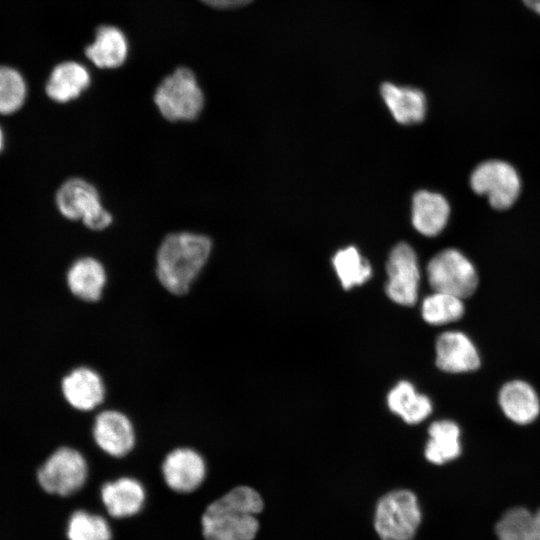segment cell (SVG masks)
I'll return each instance as SVG.
<instances>
[{
	"instance_id": "1",
	"label": "cell",
	"mask_w": 540,
	"mask_h": 540,
	"mask_svg": "<svg viewBox=\"0 0 540 540\" xmlns=\"http://www.w3.org/2000/svg\"><path fill=\"white\" fill-rule=\"evenodd\" d=\"M211 239L203 234L176 232L161 242L156 256V276L170 294H187L209 260Z\"/></svg>"
},
{
	"instance_id": "2",
	"label": "cell",
	"mask_w": 540,
	"mask_h": 540,
	"mask_svg": "<svg viewBox=\"0 0 540 540\" xmlns=\"http://www.w3.org/2000/svg\"><path fill=\"white\" fill-rule=\"evenodd\" d=\"M260 494L237 486L207 506L202 516L206 540H253L259 529L256 515L263 509Z\"/></svg>"
},
{
	"instance_id": "3",
	"label": "cell",
	"mask_w": 540,
	"mask_h": 540,
	"mask_svg": "<svg viewBox=\"0 0 540 540\" xmlns=\"http://www.w3.org/2000/svg\"><path fill=\"white\" fill-rule=\"evenodd\" d=\"M154 102L168 121H193L203 110L204 94L194 73L180 67L156 88Z\"/></svg>"
},
{
	"instance_id": "4",
	"label": "cell",
	"mask_w": 540,
	"mask_h": 540,
	"mask_svg": "<svg viewBox=\"0 0 540 540\" xmlns=\"http://www.w3.org/2000/svg\"><path fill=\"white\" fill-rule=\"evenodd\" d=\"M421 522L416 496L409 490H394L377 503L374 526L382 540H412Z\"/></svg>"
},
{
	"instance_id": "5",
	"label": "cell",
	"mask_w": 540,
	"mask_h": 540,
	"mask_svg": "<svg viewBox=\"0 0 540 540\" xmlns=\"http://www.w3.org/2000/svg\"><path fill=\"white\" fill-rule=\"evenodd\" d=\"M88 472L87 460L78 449L60 446L39 467L37 480L47 493L69 496L84 486Z\"/></svg>"
},
{
	"instance_id": "6",
	"label": "cell",
	"mask_w": 540,
	"mask_h": 540,
	"mask_svg": "<svg viewBox=\"0 0 540 540\" xmlns=\"http://www.w3.org/2000/svg\"><path fill=\"white\" fill-rule=\"evenodd\" d=\"M56 205L64 217L82 220L94 231L104 230L113 221L112 214L101 203L98 190L82 178H70L60 186Z\"/></svg>"
},
{
	"instance_id": "7",
	"label": "cell",
	"mask_w": 540,
	"mask_h": 540,
	"mask_svg": "<svg viewBox=\"0 0 540 540\" xmlns=\"http://www.w3.org/2000/svg\"><path fill=\"white\" fill-rule=\"evenodd\" d=\"M427 277L434 291L461 299L471 296L478 285L474 266L455 249H446L436 254L427 265Z\"/></svg>"
},
{
	"instance_id": "8",
	"label": "cell",
	"mask_w": 540,
	"mask_h": 540,
	"mask_svg": "<svg viewBox=\"0 0 540 540\" xmlns=\"http://www.w3.org/2000/svg\"><path fill=\"white\" fill-rule=\"evenodd\" d=\"M473 191L486 195L495 209L509 208L520 192V179L516 170L506 162L491 160L480 164L470 179Z\"/></svg>"
},
{
	"instance_id": "9",
	"label": "cell",
	"mask_w": 540,
	"mask_h": 540,
	"mask_svg": "<svg viewBox=\"0 0 540 540\" xmlns=\"http://www.w3.org/2000/svg\"><path fill=\"white\" fill-rule=\"evenodd\" d=\"M386 271L387 296L399 305L413 306L418 299L420 282V270L413 248L406 243L397 244L390 252Z\"/></svg>"
},
{
	"instance_id": "10",
	"label": "cell",
	"mask_w": 540,
	"mask_h": 540,
	"mask_svg": "<svg viewBox=\"0 0 540 540\" xmlns=\"http://www.w3.org/2000/svg\"><path fill=\"white\" fill-rule=\"evenodd\" d=\"M96 446L108 456L123 458L136 445V430L131 418L118 409H104L96 414L92 424Z\"/></svg>"
},
{
	"instance_id": "11",
	"label": "cell",
	"mask_w": 540,
	"mask_h": 540,
	"mask_svg": "<svg viewBox=\"0 0 540 540\" xmlns=\"http://www.w3.org/2000/svg\"><path fill=\"white\" fill-rule=\"evenodd\" d=\"M161 472L166 485L178 493H190L205 480L207 464L202 454L188 446L171 449L164 457Z\"/></svg>"
},
{
	"instance_id": "12",
	"label": "cell",
	"mask_w": 540,
	"mask_h": 540,
	"mask_svg": "<svg viewBox=\"0 0 540 540\" xmlns=\"http://www.w3.org/2000/svg\"><path fill=\"white\" fill-rule=\"evenodd\" d=\"M60 389L67 404L79 412L95 410L106 398V385L102 376L94 368L85 365L71 369L61 379Z\"/></svg>"
},
{
	"instance_id": "13",
	"label": "cell",
	"mask_w": 540,
	"mask_h": 540,
	"mask_svg": "<svg viewBox=\"0 0 540 540\" xmlns=\"http://www.w3.org/2000/svg\"><path fill=\"white\" fill-rule=\"evenodd\" d=\"M436 365L447 373L475 371L480 366V356L472 340L463 332L441 333L435 344Z\"/></svg>"
},
{
	"instance_id": "14",
	"label": "cell",
	"mask_w": 540,
	"mask_h": 540,
	"mask_svg": "<svg viewBox=\"0 0 540 540\" xmlns=\"http://www.w3.org/2000/svg\"><path fill=\"white\" fill-rule=\"evenodd\" d=\"M66 282L70 292L87 303L98 302L107 283V273L103 264L94 257L77 259L68 269Z\"/></svg>"
},
{
	"instance_id": "15",
	"label": "cell",
	"mask_w": 540,
	"mask_h": 540,
	"mask_svg": "<svg viewBox=\"0 0 540 540\" xmlns=\"http://www.w3.org/2000/svg\"><path fill=\"white\" fill-rule=\"evenodd\" d=\"M146 498L142 483L132 477H120L101 487V499L108 513L115 518L137 514Z\"/></svg>"
},
{
	"instance_id": "16",
	"label": "cell",
	"mask_w": 540,
	"mask_h": 540,
	"mask_svg": "<svg viewBox=\"0 0 540 540\" xmlns=\"http://www.w3.org/2000/svg\"><path fill=\"white\" fill-rule=\"evenodd\" d=\"M498 401L505 416L516 424H529L540 413V400L535 389L522 380L505 383L499 392Z\"/></svg>"
},
{
	"instance_id": "17",
	"label": "cell",
	"mask_w": 540,
	"mask_h": 540,
	"mask_svg": "<svg viewBox=\"0 0 540 540\" xmlns=\"http://www.w3.org/2000/svg\"><path fill=\"white\" fill-rule=\"evenodd\" d=\"M380 91L385 104L398 123L410 125L424 119L427 101L420 89L385 82L381 85Z\"/></svg>"
},
{
	"instance_id": "18",
	"label": "cell",
	"mask_w": 540,
	"mask_h": 540,
	"mask_svg": "<svg viewBox=\"0 0 540 540\" xmlns=\"http://www.w3.org/2000/svg\"><path fill=\"white\" fill-rule=\"evenodd\" d=\"M450 208L447 200L438 193L421 190L412 201V223L425 236H436L446 226Z\"/></svg>"
},
{
	"instance_id": "19",
	"label": "cell",
	"mask_w": 540,
	"mask_h": 540,
	"mask_svg": "<svg viewBox=\"0 0 540 540\" xmlns=\"http://www.w3.org/2000/svg\"><path fill=\"white\" fill-rule=\"evenodd\" d=\"M91 77L88 70L77 62H63L57 65L50 74L46 84V93L58 103L69 102L86 90Z\"/></svg>"
},
{
	"instance_id": "20",
	"label": "cell",
	"mask_w": 540,
	"mask_h": 540,
	"mask_svg": "<svg viewBox=\"0 0 540 540\" xmlns=\"http://www.w3.org/2000/svg\"><path fill=\"white\" fill-rule=\"evenodd\" d=\"M128 52L127 40L121 30L114 26H100L94 42L87 46L85 54L98 68L121 66Z\"/></svg>"
},
{
	"instance_id": "21",
	"label": "cell",
	"mask_w": 540,
	"mask_h": 540,
	"mask_svg": "<svg viewBox=\"0 0 540 540\" xmlns=\"http://www.w3.org/2000/svg\"><path fill=\"white\" fill-rule=\"evenodd\" d=\"M429 439L426 443L425 458L437 465L445 464L457 458L461 453L460 428L452 420H439L428 428Z\"/></svg>"
},
{
	"instance_id": "22",
	"label": "cell",
	"mask_w": 540,
	"mask_h": 540,
	"mask_svg": "<svg viewBox=\"0 0 540 540\" xmlns=\"http://www.w3.org/2000/svg\"><path fill=\"white\" fill-rule=\"evenodd\" d=\"M387 405L408 424H418L432 412L431 400L408 381L398 382L387 395Z\"/></svg>"
},
{
	"instance_id": "23",
	"label": "cell",
	"mask_w": 540,
	"mask_h": 540,
	"mask_svg": "<svg viewBox=\"0 0 540 540\" xmlns=\"http://www.w3.org/2000/svg\"><path fill=\"white\" fill-rule=\"evenodd\" d=\"M332 262L342 287L346 290L362 285L372 276L369 262L353 246L339 250Z\"/></svg>"
},
{
	"instance_id": "24",
	"label": "cell",
	"mask_w": 540,
	"mask_h": 540,
	"mask_svg": "<svg viewBox=\"0 0 540 540\" xmlns=\"http://www.w3.org/2000/svg\"><path fill=\"white\" fill-rule=\"evenodd\" d=\"M422 317L430 325H444L459 320L464 314L461 298L434 291L422 302Z\"/></svg>"
},
{
	"instance_id": "25",
	"label": "cell",
	"mask_w": 540,
	"mask_h": 540,
	"mask_svg": "<svg viewBox=\"0 0 540 540\" xmlns=\"http://www.w3.org/2000/svg\"><path fill=\"white\" fill-rule=\"evenodd\" d=\"M67 536L69 540H111L112 532L102 516L79 510L69 519Z\"/></svg>"
},
{
	"instance_id": "26",
	"label": "cell",
	"mask_w": 540,
	"mask_h": 540,
	"mask_svg": "<svg viewBox=\"0 0 540 540\" xmlns=\"http://www.w3.org/2000/svg\"><path fill=\"white\" fill-rule=\"evenodd\" d=\"M26 98V84L21 74L7 66H0V114L17 111Z\"/></svg>"
},
{
	"instance_id": "27",
	"label": "cell",
	"mask_w": 540,
	"mask_h": 540,
	"mask_svg": "<svg viewBox=\"0 0 540 540\" xmlns=\"http://www.w3.org/2000/svg\"><path fill=\"white\" fill-rule=\"evenodd\" d=\"M533 514L523 507L506 511L496 524L498 540H531Z\"/></svg>"
},
{
	"instance_id": "28",
	"label": "cell",
	"mask_w": 540,
	"mask_h": 540,
	"mask_svg": "<svg viewBox=\"0 0 540 540\" xmlns=\"http://www.w3.org/2000/svg\"><path fill=\"white\" fill-rule=\"evenodd\" d=\"M205 4L214 8L230 9L244 6L252 0H201Z\"/></svg>"
},
{
	"instance_id": "29",
	"label": "cell",
	"mask_w": 540,
	"mask_h": 540,
	"mask_svg": "<svg viewBox=\"0 0 540 540\" xmlns=\"http://www.w3.org/2000/svg\"><path fill=\"white\" fill-rule=\"evenodd\" d=\"M531 540H540V509L533 514Z\"/></svg>"
},
{
	"instance_id": "30",
	"label": "cell",
	"mask_w": 540,
	"mask_h": 540,
	"mask_svg": "<svg viewBox=\"0 0 540 540\" xmlns=\"http://www.w3.org/2000/svg\"><path fill=\"white\" fill-rule=\"evenodd\" d=\"M525 6L540 15V0H522Z\"/></svg>"
},
{
	"instance_id": "31",
	"label": "cell",
	"mask_w": 540,
	"mask_h": 540,
	"mask_svg": "<svg viewBox=\"0 0 540 540\" xmlns=\"http://www.w3.org/2000/svg\"><path fill=\"white\" fill-rule=\"evenodd\" d=\"M3 141H4L3 132H2V130L0 128V151H1L2 147H3Z\"/></svg>"
}]
</instances>
